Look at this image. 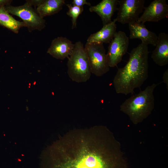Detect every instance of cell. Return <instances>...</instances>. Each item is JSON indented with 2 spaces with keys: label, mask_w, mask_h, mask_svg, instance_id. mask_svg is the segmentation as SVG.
Returning <instances> with one entry per match:
<instances>
[{
  "label": "cell",
  "mask_w": 168,
  "mask_h": 168,
  "mask_svg": "<svg viewBox=\"0 0 168 168\" xmlns=\"http://www.w3.org/2000/svg\"><path fill=\"white\" fill-rule=\"evenodd\" d=\"M27 2L32 6H38L43 1V0H27Z\"/></svg>",
  "instance_id": "ffe728a7"
},
{
  "label": "cell",
  "mask_w": 168,
  "mask_h": 168,
  "mask_svg": "<svg viewBox=\"0 0 168 168\" xmlns=\"http://www.w3.org/2000/svg\"><path fill=\"white\" fill-rule=\"evenodd\" d=\"M45 168H106L94 148L92 130L75 132L53 146Z\"/></svg>",
  "instance_id": "6da1fadb"
},
{
  "label": "cell",
  "mask_w": 168,
  "mask_h": 168,
  "mask_svg": "<svg viewBox=\"0 0 168 168\" xmlns=\"http://www.w3.org/2000/svg\"><path fill=\"white\" fill-rule=\"evenodd\" d=\"M163 82L166 84V88L168 89V69H167L163 74Z\"/></svg>",
  "instance_id": "d6986e66"
},
{
  "label": "cell",
  "mask_w": 168,
  "mask_h": 168,
  "mask_svg": "<svg viewBox=\"0 0 168 168\" xmlns=\"http://www.w3.org/2000/svg\"><path fill=\"white\" fill-rule=\"evenodd\" d=\"M144 0H119L116 21L122 24H129L138 21L139 14L144 8Z\"/></svg>",
  "instance_id": "52a82bcc"
},
{
  "label": "cell",
  "mask_w": 168,
  "mask_h": 168,
  "mask_svg": "<svg viewBox=\"0 0 168 168\" xmlns=\"http://www.w3.org/2000/svg\"><path fill=\"white\" fill-rule=\"evenodd\" d=\"M72 5L79 7H83L84 5H87L90 6L91 4L87 2L86 0H73L72 2Z\"/></svg>",
  "instance_id": "ac0fdd59"
},
{
  "label": "cell",
  "mask_w": 168,
  "mask_h": 168,
  "mask_svg": "<svg viewBox=\"0 0 168 168\" xmlns=\"http://www.w3.org/2000/svg\"><path fill=\"white\" fill-rule=\"evenodd\" d=\"M108 47L107 54L110 67H114L122 60L129 44V38L123 31L117 32Z\"/></svg>",
  "instance_id": "ba28073f"
},
{
  "label": "cell",
  "mask_w": 168,
  "mask_h": 168,
  "mask_svg": "<svg viewBox=\"0 0 168 168\" xmlns=\"http://www.w3.org/2000/svg\"><path fill=\"white\" fill-rule=\"evenodd\" d=\"M68 58V73L70 78L77 83L86 82L89 80L91 73L82 42L78 41L74 44L72 52Z\"/></svg>",
  "instance_id": "277c9868"
},
{
  "label": "cell",
  "mask_w": 168,
  "mask_h": 168,
  "mask_svg": "<svg viewBox=\"0 0 168 168\" xmlns=\"http://www.w3.org/2000/svg\"><path fill=\"white\" fill-rule=\"evenodd\" d=\"M74 47V44L68 38L58 37L52 41L47 52L56 59L63 60L70 55Z\"/></svg>",
  "instance_id": "30bf717a"
},
{
  "label": "cell",
  "mask_w": 168,
  "mask_h": 168,
  "mask_svg": "<svg viewBox=\"0 0 168 168\" xmlns=\"http://www.w3.org/2000/svg\"><path fill=\"white\" fill-rule=\"evenodd\" d=\"M128 27L130 39H139L142 42L156 46L158 36L148 30L144 24L136 21L128 24Z\"/></svg>",
  "instance_id": "8fae6325"
},
{
  "label": "cell",
  "mask_w": 168,
  "mask_h": 168,
  "mask_svg": "<svg viewBox=\"0 0 168 168\" xmlns=\"http://www.w3.org/2000/svg\"><path fill=\"white\" fill-rule=\"evenodd\" d=\"M84 49L91 73L100 77L109 71L108 57L103 44L86 42Z\"/></svg>",
  "instance_id": "5b68a950"
},
{
  "label": "cell",
  "mask_w": 168,
  "mask_h": 168,
  "mask_svg": "<svg viewBox=\"0 0 168 168\" xmlns=\"http://www.w3.org/2000/svg\"><path fill=\"white\" fill-rule=\"evenodd\" d=\"M155 49L151 58L155 63L160 66L168 63V35L164 32L159 34Z\"/></svg>",
  "instance_id": "4fadbf2b"
},
{
  "label": "cell",
  "mask_w": 168,
  "mask_h": 168,
  "mask_svg": "<svg viewBox=\"0 0 168 168\" xmlns=\"http://www.w3.org/2000/svg\"><path fill=\"white\" fill-rule=\"evenodd\" d=\"M6 10L10 13L20 18L29 31L41 30L45 26V21L27 2L19 6H7Z\"/></svg>",
  "instance_id": "8992f818"
},
{
  "label": "cell",
  "mask_w": 168,
  "mask_h": 168,
  "mask_svg": "<svg viewBox=\"0 0 168 168\" xmlns=\"http://www.w3.org/2000/svg\"><path fill=\"white\" fill-rule=\"evenodd\" d=\"M157 84L153 83L126 99L121 106L122 110L132 117H143L151 110L155 102L154 91Z\"/></svg>",
  "instance_id": "3957f363"
},
{
  "label": "cell",
  "mask_w": 168,
  "mask_h": 168,
  "mask_svg": "<svg viewBox=\"0 0 168 168\" xmlns=\"http://www.w3.org/2000/svg\"><path fill=\"white\" fill-rule=\"evenodd\" d=\"M65 4L64 0H45L37 7L36 11L42 17L57 13Z\"/></svg>",
  "instance_id": "9a60e30c"
},
{
  "label": "cell",
  "mask_w": 168,
  "mask_h": 168,
  "mask_svg": "<svg viewBox=\"0 0 168 168\" xmlns=\"http://www.w3.org/2000/svg\"><path fill=\"white\" fill-rule=\"evenodd\" d=\"M148 45L142 42L129 54L128 60L123 67L119 68L113 82L116 92L127 95L133 94L140 88L148 77Z\"/></svg>",
  "instance_id": "7a4b0ae2"
},
{
  "label": "cell",
  "mask_w": 168,
  "mask_h": 168,
  "mask_svg": "<svg viewBox=\"0 0 168 168\" xmlns=\"http://www.w3.org/2000/svg\"><path fill=\"white\" fill-rule=\"evenodd\" d=\"M66 5L68 8L67 14L72 18V29H75L77 27V18L83 11V7H79L69 4H67Z\"/></svg>",
  "instance_id": "e0dca14e"
},
{
  "label": "cell",
  "mask_w": 168,
  "mask_h": 168,
  "mask_svg": "<svg viewBox=\"0 0 168 168\" xmlns=\"http://www.w3.org/2000/svg\"><path fill=\"white\" fill-rule=\"evenodd\" d=\"M9 1L0 0V5L9 2Z\"/></svg>",
  "instance_id": "44dd1931"
},
{
  "label": "cell",
  "mask_w": 168,
  "mask_h": 168,
  "mask_svg": "<svg viewBox=\"0 0 168 168\" xmlns=\"http://www.w3.org/2000/svg\"><path fill=\"white\" fill-rule=\"evenodd\" d=\"M118 0H102L94 6H91L89 10L95 12L101 18L103 26L112 22L111 18L118 10Z\"/></svg>",
  "instance_id": "7c38bea8"
},
{
  "label": "cell",
  "mask_w": 168,
  "mask_h": 168,
  "mask_svg": "<svg viewBox=\"0 0 168 168\" xmlns=\"http://www.w3.org/2000/svg\"><path fill=\"white\" fill-rule=\"evenodd\" d=\"M115 19L106 25L96 33L88 37L87 42L89 43H110L116 33Z\"/></svg>",
  "instance_id": "5bb4252c"
},
{
  "label": "cell",
  "mask_w": 168,
  "mask_h": 168,
  "mask_svg": "<svg viewBox=\"0 0 168 168\" xmlns=\"http://www.w3.org/2000/svg\"><path fill=\"white\" fill-rule=\"evenodd\" d=\"M144 9L142 14L137 21L143 24L146 22H158L168 16V5L166 0H154Z\"/></svg>",
  "instance_id": "9c48e42d"
},
{
  "label": "cell",
  "mask_w": 168,
  "mask_h": 168,
  "mask_svg": "<svg viewBox=\"0 0 168 168\" xmlns=\"http://www.w3.org/2000/svg\"><path fill=\"white\" fill-rule=\"evenodd\" d=\"M0 24L17 33L22 27L26 26L23 22L15 19L3 7H0Z\"/></svg>",
  "instance_id": "2e32d148"
}]
</instances>
